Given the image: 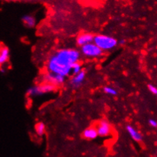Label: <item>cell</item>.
I'll return each instance as SVG.
<instances>
[{"instance_id":"cell-1","label":"cell","mask_w":157,"mask_h":157,"mask_svg":"<svg viewBox=\"0 0 157 157\" xmlns=\"http://www.w3.org/2000/svg\"><path fill=\"white\" fill-rule=\"evenodd\" d=\"M79 56V52L75 49L59 50L50 57L48 71L67 76L72 72V65L78 62Z\"/></svg>"},{"instance_id":"cell-2","label":"cell","mask_w":157,"mask_h":157,"mask_svg":"<svg viewBox=\"0 0 157 157\" xmlns=\"http://www.w3.org/2000/svg\"><path fill=\"white\" fill-rule=\"evenodd\" d=\"M93 42L102 51H109L115 48L117 44V41L115 38L104 34L95 35Z\"/></svg>"},{"instance_id":"cell-3","label":"cell","mask_w":157,"mask_h":157,"mask_svg":"<svg viewBox=\"0 0 157 157\" xmlns=\"http://www.w3.org/2000/svg\"><path fill=\"white\" fill-rule=\"evenodd\" d=\"M103 51L94 42L81 47V52L87 57H98L103 54Z\"/></svg>"},{"instance_id":"cell-4","label":"cell","mask_w":157,"mask_h":157,"mask_svg":"<svg viewBox=\"0 0 157 157\" xmlns=\"http://www.w3.org/2000/svg\"><path fill=\"white\" fill-rule=\"evenodd\" d=\"M54 89V85L47 82L45 84L40 85V86L30 88L28 90V95L31 97L37 96V95H41L44 94L48 93V92H53Z\"/></svg>"},{"instance_id":"cell-5","label":"cell","mask_w":157,"mask_h":157,"mask_svg":"<svg viewBox=\"0 0 157 157\" xmlns=\"http://www.w3.org/2000/svg\"><path fill=\"white\" fill-rule=\"evenodd\" d=\"M65 79L66 76L60 74H57V73H52V72H49L48 74H45L44 76V80L46 82L51 83V84L54 85V86L62 85L65 82Z\"/></svg>"},{"instance_id":"cell-6","label":"cell","mask_w":157,"mask_h":157,"mask_svg":"<svg viewBox=\"0 0 157 157\" xmlns=\"http://www.w3.org/2000/svg\"><path fill=\"white\" fill-rule=\"evenodd\" d=\"M98 131V136H108L111 133V126L108 121L102 120L99 122L96 128Z\"/></svg>"},{"instance_id":"cell-7","label":"cell","mask_w":157,"mask_h":157,"mask_svg":"<svg viewBox=\"0 0 157 157\" xmlns=\"http://www.w3.org/2000/svg\"><path fill=\"white\" fill-rule=\"evenodd\" d=\"M94 37L95 36L90 33H82L78 36L77 39H76V43L78 46L82 47L87 44L92 43L94 41Z\"/></svg>"},{"instance_id":"cell-8","label":"cell","mask_w":157,"mask_h":157,"mask_svg":"<svg viewBox=\"0 0 157 157\" xmlns=\"http://www.w3.org/2000/svg\"><path fill=\"white\" fill-rule=\"evenodd\" d=\"M85 77H86V72L84 70H82L77 74L75 75L73 78H72L70 84L72 85L73 87L77 88L78 86H81L82 84L83 81H84Z\"/></svg>"},{"instance_id":"cell-9","label":"cell","mask_w":157,"mask_h":157,"mask_svg":"<svg viewBox=\"0 0 157 157\" xmlns=\"http://www.w3.org/2000/svg\"><path fill=\"white\" fill-rule=\"evenodd\" d=\"M98 136L96 128H89L85 130L82 133V136L86 140H94Z\"/></svg>"},{"instance_id":"cell-10","label":"cell","mask_w":157,"mask_h":157,"mask_svg":"<svg viewBox=\"0 0 157 157\" xmlns=\"http://www.w3.org/2000/svg\"><path fill=\"white\" fill-rule=\"evenodd\" d=\"M127 131L128 132V133L130 134V136H131L132 139L134 140L136 142H140L142 140V136H141L140 133L139 132H137L133 127L131 126V125H128L126 127Z\"/></svg>"},{"instance_id":"cell-11","label":"cell","mask_w":157,"mask_h":157,"mask_svg":"<svg viewBox=\"0 0 157 157\" xmlns=\"http://www.w3.org/2000/svg\"><path fill=\"white\" fill-rule=\"evenodd\" d=\"M22 21L28 28H33V27L35 26L36 24L35 18L31 16V15H25V16H23Z\"/></svg>"},{"instance_id":"cell-12","label":"cell","mask_w":157,"mask_h":157,"mask_svg":"<svg viewBox=\"0 0 157 157\" xmlns=\"http://www.w3.org/2000/svg\"><path fill=\"white\" fill-rule=\"evenodd\" d=\"M9 51L7 48H2L1 53H0V64L2 65L7 60L9 59Z\"/></svg>"},{"instance_id":"cell-13","label":"cell","mask_w":157,"mask_h":157,"mask_svg":"<svg viewBox=\"0 0 157 157\" xmlns=\"http://www.w3.org/2000/svg\"><path fill=\"white\" fill-rule=\"evenodd\" d=\"M35 131L36 133L39 135V136H42V135L44 134L45 133V125L44 124L40 122V123H38L35 126Z\"/></svg>"},{"instance_id":"cell-14","label":"cell","mask_w":157,"mask_h":157,"mask_svg":"<svg viewBox=\"0 0 157 157\" xmlns=\"http://www.w3.org/2000/svg\"><path fill=\"white\" fill-rule=\"evenodd\" d=\"M72 73H73L74 75L77 74V73H79L80 71H82V66L81 64L78 63V62L74 63L72 65Z\"/></svg>"},{"instance_id":"cell-15","label":"cell","mask_w":157,"mask_h":157,"mask_svg":"<svg viewBox=\"0 0 157 157\" xmlns=\"http://www.w3.org/2000/svg\"><path fill=\"white\" fill-rule=\"evenodd\" d=\"M103 91H104L105 93L108 94V95H117V92L116 89H113V88L109 87V86H105L103 88Z\"/></svg>"},{"instance_id":"cell-16","label":"cell","mask_w":157,"mask_h":157,"mask_svg":"<svg viewBox=\"0 0 157 157\" xmlns=\"http://www.w3.org/2000/svg\"><path fill=\"white\" fill-rule=\"evenodd\" d=\"M148 89L150 91V92L153 94V95H157V88L156 86H153L151 84H149L148 85Z\"/></svg>"},{"instance_id":"cell-17","label":"cell","mask_w":157,"mask_h":157,"mask_svg":"<svg viewBox=\"0 0 157 157\" xmlns=\"http://www.w3.org/2000/svg\"><path fill=\"white\" fill-rule=\"evenodd\" d=\"M149 124H150V126H152L153 128H157V121H156L153 120V119L149 120Z\"/></svg>"},{"instance_id":"cell-18","label":"cell","mask_w":157,"mask_h":157,"mask_svg":"<svg viewBox=\"0 0 157 157\" xmlns=\"http://www.w3.org/2000/svg\"><path fill=\"white\" fill-rule=\"evenodd\" d=\"M125 43H126V40H124V39H122V40H120V44L121 45H124Z\"/></svg>"},{"instance_id":"cell-19","label":"cell","mask_w":157,"mask_h":157,"mask_svg":"<svg viewBox=\"0 0 157 157\" xmlns=\"http://www.w3.org/2000/svg\"><path fill=\"white\" fill-rule=\"evenodd\" d=\"M5 1H13V0H5Z\"/></svg>"}]
</instances>
